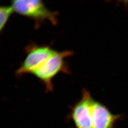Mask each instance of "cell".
<instances>
[{"mask_svg":"<svg viewBox=\"0 0 128 128\" xmlns=\"http://www.w3.org/2000/svg\"><path fill=\"white\" fill-rule=\"evenodd\" d=\"M72 54L73 52L71 51H56L51 57L33 72L32 74L43 84L47 92H51L53 90L52 80L60 72L70 73L66 59Z\"/></svg>","mask_w":128,"mask_h":128,"instance_id":"cell-1","label":"cell"},{"mask_svg":"<svg viewBox=\"0 0 128 128\" xmlns=\"http://www.w3.org/2000/svg\"><path fill=\"white\" fill-rule=\"evenodd\" d=\"M11 6L14 12L33 20L36 29L46 21L54 26L58 23V13L50 10L41 0H13Z\"/></svg>","mask_w":128,"mask_h":128,"instance_id":"cell-2","label":"cell"},{"mask_svg":"<svg viewBox=\"0 0 128 128\" xmlns=\"http://www.w3.org/2000/svg\"><path fill=\"white\" fill-rule=\"evenodd\" d=\"M24 50L27 56L16 71L18 76L25 74H32L56 51L50 46L38 45L34 43L30 44Z\"/></svg>","mask_w":128,"mask_h":128,"instance_id":"cell-3","label":"cell"},{"mask_svg":"<svg viewBox=\"0 0 128 128\" xmlns=\"http://www.w3.org/2000/svg\"><path fill=\"white\" fill-rule=\"evenodd\" d=\"M94 100L86 90L71 109L70 117L76 128H93L92 107Z\"/></svg>","mask_w":128,"mask_h":128,"instance_id":"cell-4","label":"cell"},{"mask_svg":"<svg viewBox=\"0 0 128 128\" xmlns=\"http://www.w3.org/2000/svg\"><path fill=\"white\" fill-rule=\"evenodd\" d=\"M93 128H114L120 115L113 114L106 106L94 100L92 107Z\"/></svg>","mask_w":128,"mask_h":128,"instance_id":"cell-5","label":"cell"},{"mask_svg":"<svg viewBox=\"0 0 128 128\" xmlns=\"http://www.w3.org/2000/svg\"><path fill=\"white\" fill-rule=\"evenodd\" d=\"M14 12L12 6H2L0 8V31H2L10 16Z\"/></svg>","mask_w":128,"mask_h":128,"instance_id":"cell-6","label":"cell"}]
</instances>
